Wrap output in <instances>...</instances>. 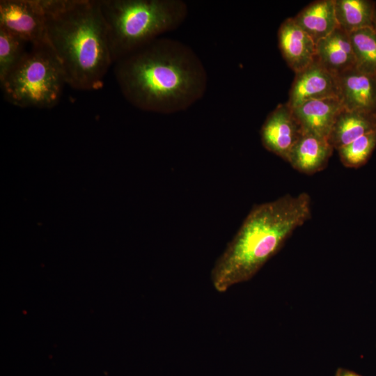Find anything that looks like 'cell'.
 Wrapping results in <instances>:
<instances>
[{
	"label": "cell",
	"mask_w": 376,
	"mask_h": 376,
	"mask_svg": "<svg viewBox=\"0 0 376 376\" xmlns=\"http://www.w3.org/2000/svg\"><path fill=\"white\" fill-rule=\"evenodd\" d=\"M119 88L134 107L171 114L185 111L204 95L207 75L187 45L159 37L115 63Z\"/></svg>",
	"instance_id": "6da1fadb"
},
{
	"label": "cell",
	"mask_w": 376,
	"mask_h": 376,
	"mask_svg": "<svg viewBox=\"0 0 376 376\" xmlns=\"http://www.w3.org/2000/svg\"><path fill=\"white\" fill-rule=\"evenodd\" d=\"M311 217V198L305 192L255 205L212 269L214 288L223 292L250 280Z\"/></svg>",
	"instance_id": "7a4b0ae2"
},
{
	"label": "cell",
	"mask_w": 376,
	"mask_h": 376,
	"mask_svg": "<svg viewBox=\"0 0 376 376\" xmlns=\"http://www.w3.org/2000/svg\"><path fill=\"white\" fill-rule=\"evenodd\" d=\"M46 41L58 60L68 85L82 91L102 87L113 63L100 1L40 0Z\"/></svg>",
	"instance_id": "3957f363"
},
{
	"label": "cell",
	"mask_w": 376,
	"mask_h": 376,
	"mask_svg": "<svg viewBox=\"0 0 376 376\" xmlns=\"http://www.w3.org/2000/svg\"><path fill=\"white\" fill-rule=\"evenodd\" d=\"M100 4L113 63L178 29L188 14L182 0H101Z\"/></svg>",
	"instance_id": "277c9868"
},
{
	"label": "cell",
	"mask_w": 376,
	"mask_h": 376,
	"mask_svg": "<svg viewBox=\"0 0 376 376\" xmlns=\"http://www.w3.org/2000/svg\"><path fill=\"white\" fill-rule=\"evenodd\" d=\"M67 84L63 68L47 41L31 45L1 86L4 98L21 108L50 109Z\"/></svg>",
	"instance_id": "5b68a950"
},
{
	"label": "cell",
	"mask_w": 376,
	"mask_h": 376,
	"mask_svg": "<svg viewBox=\"0 0 376 376\" xmlns=\"http://www.w3.org/2000/svg\"><path fill=\"white\" fill-rule=\"evenodd\" d=\"M0 28L31 45L46 41V16L40 0H1Z\"/></svg>",
	"instance_id": "8992f818"
},
{
	"label": "cell",
	"mask_w": 376,
	"mask_h": 376,
	"mask_svg": "<svg viewBox=\"0 0 376 376\" xmlns=\"http://www.w3.org/2000/svg\"><path fill=\"white\" fill-rule=\"evenodd\" d=\"M302 134L292 108L287 102L279 104L268 114L260 131L264 148L287 162Z\"/></svg>",
	"instance_id": "52a82bcc"
},
{
	"label": "cell",
	"mask_w": 376,
	"mask_h": 376,
	"mask_svg": "<svg viewBox=\"0 0 376 376\" xmlns=\"http://www.w3.org/2000/svg\"><path fill=\"white\" fill-rule=\"evenodd\" d=\"M333 97H339L337 75L315 59L295 73L287 103L294 108L307 100Z\"/></svg>",
	"instance_id": "ba28073f"
},
{
	"label": "cell",
	"mask_w": 376,
	"mask_h": 376,
	"mask_svg": "<svg viewBox=\"0 0 376 376\" xmlns=\"http://www.w3.org/2000/svg\"><path fill=\"white\" fill-rule=\"evenodd\" d=\"M337 79L343 108L376 116V75L354 67L337 75Z\"/></svg>",
	"instance_id": "9c48e42d"
},
{
	"label": "cell",
	"mask_w": 376,
	"mask_h": 376,
	"mask_svg": "<svg viewBox=\"0 0 376 376\" xmlns=\"http://www.w3.org/2000/svg\"><path fill=\"white\" fill-rule=\"evenodd\" d=\"M278 42L283 58L295 73L306 68L315 59L316 43L292 17L286 19L281 24Z\"/></svg>",
	"instance_id": "30bf717a"
},
{
	"label": "cell",
	"mask_w": 376,
	"mask_h": 376,
	"mask_svg": "<svg viewBox=\"0 0 376 376\" xmlns=\"http://www.w3.org/2000/svg\"><path fill=\"white\" fill-rule=\"evenodd\" d=\"M339 97H327L305 101L292 108L303 132L328 139L334 120L342 109Z\"/></svg>",
	"instance_id": "8fae6325"
},
{
	"label": "cell",
	"mask_w": 376,
	"mask_h": 376,
	"mask_svg": "<svg viewBox=\"0 0 376 376\" xmlns=\"http://www.w3.org/2000/svg\"><path fill=\"white\" fill-rule=\"evenodd\" d=\"M333 150L328 139L303 132L292 148L288 162L297 171L313 175L327 167Z\"/></svg>",
	"instance_id": "7c38bea8"
},
{
	"label": "cell",
	"mask_w": 376,
	"mask_h": 376,
	"mask_svg": "<svg viewBox=\"0 0 376 376\" xmlns=\"http://www.w3.org/2000/svg\"><path fill=\"white\" fill-rule=\"evenodd\" d=\"M315 59L335 75L355 67L349 33L338 26L316 42Z\"/></svg>",
	"instance_id": "4fadbf2b"
},
{
	"label": "cell",
	"mask_w": 376,
	"mask_h": 376,
	"mask_svg": "<svg viewBox=\"0 0 376 376\" xmlns=\"http://www.w3.org/2000/svg\"><path fill=\"white\" fill-rule=\"evenodd\" d=\"M375 130V115L343 107L331 127L328 141L334 149L338 150L357 138Z\"/></svg>",
	"instance_id": "5bb4252c"
},
{
	"label": "cell",
	"mask_w": 376,
	"mask_h": 376,
	"mask_svg": "<svg viewBox=\"0 0 376 376\" xmlns=\"http://www.w3.org/2000/svg\"><path fill=\"white\" fill-rule=\"evenodd\" d=\"M292 18L315 43L338 26L334 0L313 1Z\"/></svg>",
	"instance_id": "9a60e30c"
},
{
	"label": "cell",
	"mask_w": 376,
	"mask_h": 376,
	"mask_svg": "<svg viewBox=\"0 0 376 376\" xmlns=\"http://www.w3.org/2000/svg\"><path fill=\"white\" fill-rule=\"evenodd\" d=\"M338 26L350 33L373 27L376 3L370 0H334Z\"/></svg>",
	"instance_id": "2e32d148"
},
{
	"label": "cell",
	"mask_w": 376,
	"mask_h": 376,
	"mask_svg": "<svg viewBox=\"0 0 376 376\" xmlns=\"http://www.w3.org/2000/svg\"><path fill=\"white\" fill-rule=\"evenodd\" d=\"M355 58V68L376 75V32L366 27L349 33Z\"/></svg>",
	"instance_id": "e0dca14e"
},
{
	"label": "cell",
	"mask_w": 376,
	"mask_h": 376,
	"mask_svg": "<svg viewBox=\"0 0 376 376\" xmlns=\"http://www.w3.org/2000/svg\"><path fill=\"white\" fill-rule=\"evenodd\" d=\"M376 147V130L368 132L337 150L340 162L347 168L361 167Z\"/></svg>",
	"instance_id": "ac0fdd59"
},
{
	"label": "cell",
	"mask_w": 376,
	"mask_h": 376,
	"mask_svg": "<svg viewBox=\"0 0 376 376\" xmlns=\"http://www.w3.org/2000/svg\"><path fill=\"white\" fill-rule=\"evenodd\" d=\"M24 40L0 28V83L25 54Z\"/></svg>",
	"instance_id": "d6986e66"
},
{
	"label": "cell",
	"mask_w": 376,
	"mask_h": 376,
	"mask_svg": "<svg viewBox=\"0 0 376 376\" xmlns=\"http://www.w3.org/2000/svg\"><path fill=\"white\" fill-rule=\"evenodd\" d=\"M340 376H359L357 374L350 372H344Z\"/></svg>",
	"instance_id": "ffe728a7"
},
{
	"label": "cell",
	"mask_w": 376,
	"mask_h": 376,
	"mask_svg": "<svg viewBox=\"0 0 376 376\" xmlns=\"http://www.w3.org/2000/svg\"><path fill=\"white\" fill-rule=\"evenodd\" d=\"M373 28L374 29V30L376 32V9H375V13H374V17H373Z\"/></svg>",
	"instance_id": "44dd1931"
}]
</instances>
